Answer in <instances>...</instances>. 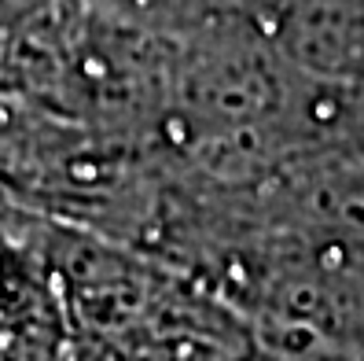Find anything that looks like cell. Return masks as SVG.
Instances as JSON below:
<instances>
[{"instance_id":"cell-1","label":"cell","mask_w":364,"mask_h":361,"mask_svg":"<svg viewBox=\"0 0 364 361\" xmlns=\"http://www.w3.org/2000/svg\"><path fill=\"white\" fill-rule=\"evenodd\" d=\"M0 361H70V321L63 313L0 321Z\"/></svg>"},{"instance_id":"cell-2","label":"cell","mask_w":364,"mask_h":361,"mask_svg":"<svg viewBox=\"0 0 364 361\" xmlns=\"http://www.w3.org/2000/svg\"><path fill=\"white\" fill-rule=\"evenodd\" d=\"M247 361H276V357H265V354H258V350H250V357Z\"/></svg>"}]
</instances>
